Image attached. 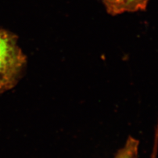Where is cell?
Masks as SVG:
<instances>
[{
    "instance_id": "1",
    "label": "cell",
    "mask_w": 158,
    "mask_h": 158,
    "mask_svg": "<svg viewBox=\"0 0 158 158\" xmlns=\"http://www.w3.org/2000/svg\"><path fill=\"white\" fill-rule=\"evenodd\" d=\"M25 65L26 57L17 37L0 29V94L15 86Z\"/></svg>"
},
{
    "instance_id": "3",
    "label": "cell",
    "mask_w": 158,
    "mask_h": 158,
    "mask_svg": "<svg viewBox=\"0 0 158 158\" xmlns=\"http://www.w3.org/2000/svg\"><path fill=\"white\" fill-rule=\"evenodd\" d=\"M139 141L129 136L123 147L118 150L114 158H138Z\"/></svg>"
},
{
    "instance_id": "2",
    "label": "cell",
    "mask_w": 158,
    "mask_h": 158,
    "mask_svg": "<svg viewBox=\"0 0 158 158\" xmlns=\"http://www.w3.org/2000/svg\"><path fill=\"white\" fill-rule=\"evenodd\" d=\"M107 12L111 15L144 11L150 0H101Z\"/></svg>"
},
{
    "instance_id": "4",
    "label": "cell",
    "mask_w": 158,
    "mask_h": 158,
    "mask_svg": "<svg viewBox=\"0 0 158 158\" xmlns=\"http://www.w3.org/2000/svg\"><path fill=\"white\" fill-rule=\"evenodd\" d=\"M158 154V122L155 130V135L154 140V145H153L152 152L151 154L150 158H157Z\"/></svg>"
}]
</instances>
